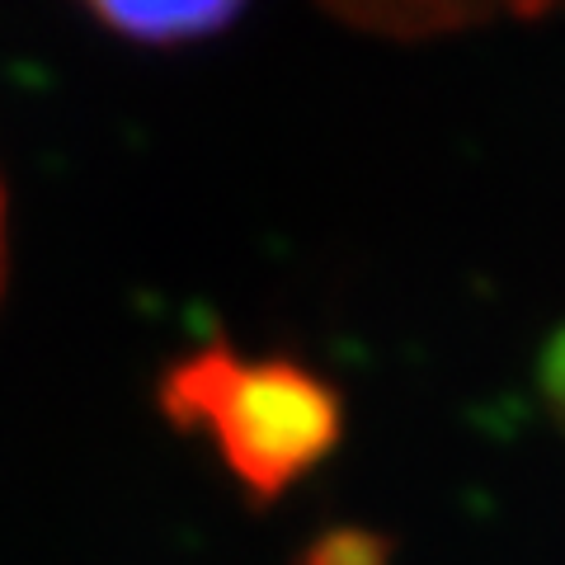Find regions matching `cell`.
Returning a JSON list of instances; mask_svg holds the SVG:
<instances>
[{"label":"cell","instance_id":"4","mask_svg":"<svg viewBox=\"0 0 565 565\" xmlns=\"http://www.w3.org/2000/svg\"><path fill=\"white\" fill-rule=\"evenodd\" d=\"M542 392L552 401V411L565 419V330L552 340V349L542 353Z\"/></svg>","mask_w":565,"mask_h":565},{"label":"cell","instance_id":"1","mask_svg":"<svg viewBox=\"0 0 565 565\" xmlns=\"http://www.w3.org/2000/svg\"><path fill=\"white\" fill-rule=\"evenodd\" d=\"M174 424L203 434L245 486L274 500L340 444V396L288 359H241L226 344L184 353L161 382Z\"/></svg>","mask_w":565,"mask_h":565},{"label":"cell","instance_id":"3","mask_svg":"<svg viewBox=\"0 0 565 565\" xmlns=\"http://www.w3.org/2000/svg\"><path fill=\"white\" fill-rule=\"evenodd\" d=\"M81 6L132 43H193L232 24L245 0H81Z\"/></svg>","mask_w":565,"mask_h":565},{"label":"cell","instance_id":"2","mask_svg":"<svg viewBox=\"0 0 565 565\" xmlns=\"http://www.w3.org/2000/svg\"><path fill=\"white\" fill-rule=\"evenodd\" d=\"M349 24L396 33V39H429L490 20H537L565 14V0H321Z\"/></svg>","mask_w":565,"mask_h":565},{"label":"cell","instance_id":"5","mask_svg":"<svg viewBox=\"0 0 565 565\" xmlns=\"http://www.w3.org/2000/svg\"><path fill=\"white\" fill-rule=\"evenodd\" d=\"M0 282H6V189H0Z\"/></svg>","mask_w":565,"mask_h":565}]
</instances>
